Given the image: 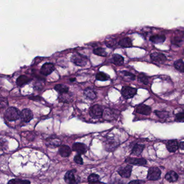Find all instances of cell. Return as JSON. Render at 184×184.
Masks as SVG:
<instances>
[{"label":"cell","mask_w":184,"mask_h":184,"mask_svg":"<svg viewBox=\"0 0 184 184\" xmlns=\"http://www.w3.org/2000/svg\"><path fill=\"white\" fill-rule=\"evenodd\" d=\"M144 145L136 144L135 145L134 147H133L131 154H133V155L139 156L142 153V151L144 150Z\"/></svg>","instance_id":"e0dca14e"},{"label":"cell","mask_w":184,"mask_h":184,"mask_svg":"<svg viewBox=\"0 0 184 184\" xmlns=\"http://www.w3.org/2000/svg\"><path fill=\"white\" fill-rule=\"evenodd\" d=\"M75 172L76 170H75L67 171L64 176L65 182L68 184H75L76 182L75 177Z\"/></svg>","instance_id":"7c38bea8"},{"label":"cell","mask_w":184,"mask_h":184,"mask_svg":"<svg viewBox=\"0 0 184 184\" xmlns=\"http://www.w3.org/2000/svg\"><path fill=\"white\" fill-rule=\"evenodd\" d=\"M104 114V117L105 119H107V120H111L113 119V111L112 110H110L109 109H107L105 110V111L103 113Z\"/></svg>","instance_id":"f1b7e54d"},{"label":"cell","mask_w":184,"mask_h":184,"mask_svg":"<svg viewBox=\"0 0 184 184\" xmlns=\"http://www.w3.org/2000/svg\"><path fill=\"white\" fill-rule=\"evenodd\" d=\"M165 40L166 37L164 35H154L150 37L151 41L156 44L162 43Z\"/></svg>","instance_id":"44dd1931"},{"label":"cell","mask_w":184,"mask_h":184,"mask_svg":"<svg viewBox=\"0 0 184 184\" xmlns=\"http://www.w3.org/2000/svg\"><path fill=\"white\" fill-rule=\"evenodd\" d=\"M30 99L33 100H39L40 101L42 98L40 97V96H36V97H30Z\"/></svg>","instance_id":"74e56055"},{"label":"cell","mask_w":184,"mask_h":184,"mask_svg":"<svg viewBox=\"0 0 184 184\" xmlns=\"http://www.w3.org/2000/svg\"><path fill=\"white\" fill-rule=\"evenodd\" d=\"M179 148V145L176 140H170L166 143V148L170 153L176 152Z\"/></svg>","instance_id":"4fadbf2b"},{"label":"cell","mask_w":184,"mask_h":184,"mask_svg":"<svg viewBox=\"0 0 184 184\" xmlns=\"http://www.w3.org/2000/svg\"><path fill=\"white\" fill-rule=\"evenodd\" d=\"M144 181L142 180H134L129 182L128 184H145Z\"/></svg>","instance_id":"d590c367"},{"label":"cell","mask_w":184,"mask_h":184,"mask_svg":"<svg viewBox=\"0 0 184 184\" xmlns=\"http://www.w3.org/2000/svg\"><path fill=\"white\" fill-rule=\"evenodd\" d=\"M156 115L160 119H165L168 116V113L165 111H155Z\"/></svg>","instance_id":"f546056e"},{"label":"cell","mask_w":184,"mask_h":184,"mask_svg":"<svg viewBox=\"0 0 184 184\" xmlns=\"http://www.w3.org/2000/svg\"><path fill=\"white\" fill-rule=\"evenodd\" d=\"M84 94L85 97L90 100H94L97 97L96 92L91 88H87V89H85L84 92Z\"/></svg>","instance_id":"d6986e66"},{"label":"cell","mask_w":184,"mask_h":184,"mask_svg":"<svg viewBox=\"0 0 184 184\" xmlns=\"http://www.w3.org/2000/svg\"><path fill=\"white\" fill-rule=\"evenodd\" d=\"M75 78H71V79H70V80L72 82V81H75Z\"/></svg>","instance_id":"60d3db41"},{"label":"cell","mask_w":184,"mask_h":184,"mask_svg":"<svg viewBox=\"0 0 184 184\" xmlns=\"http://www.w3.org/2000/svg\"><path fill=\"white\" fill-rule=\"evenodd\" d=\"M136 112L142 115H148L151 112V108L147 105H140L137 108Z\"/></svg>","instance_id":"5bb4252c"},{"label":"cell","mask_w":184,"mask_h":184,"mask_svg":"<svg viewBox=\"0 0 184 184\" xmlns=\"http://www.w3.org/2000/svg\"><path fill=\"white\" fill-rule=\"evenodd\" d=\"M93 53L96 55H99L101 57H106L107 53L104 49L102 48H98L94 49Z\"/></svg>","instance_id":"83f0119b"},{"label":"cell","mask_w":184,"mask_h":184,"mask_svg":"<svg viewBox=\"0 0 184 184\" xmlns=\"http://www.w3.org/2000/svg\"><path fill=\"white\" fill-rule=\"evenodd\" d=\"M96 78L97 80H99V81H107L109 80L110 77L104 72H99L96 75Z\"/></svg>","instance_id":"d4e9b609"},{"label":"cell","mask_w":184,"mask_h":184,"mask_svg":"<svg viewBox=\"0 0 184 184\" xmlns=\"http://www.w3.org/2000/svg\"><path fill=\"white\" fill-rule=\"evenodd\" d=\"M71 60L76 65L83 67L85 66L87 62V57L82 55L78 53H76L71 56Z\"/></svg>","instance_id":"7a4b0ae2"},{"label":"cell","mask_w":184,"mask_h":184,"mask_svg":"<svg viewBox=\"0 0 184 184\" xmlns=\"http://www.w3.org/2000/svg\"><path fill=\"white\" fill-rule=\"evenodd\" d=\"M125 162L130 164L138 165V166H144L147 164V160L144 158H136L128 157L126 159Z\"/></svg>","instance_id":"9c48e42d"},{"label":"cell","mask_w":184,"mask_h":184,"mask_svg":"<svg viewBox=\"0 0 184 184\" xmlns=\"http://www.w3.org/2000/svg\"><path fill=\"white\" fill-rule=\"evenodd\" d=\"M59 153L62 157H67L69 156L70 154H71V149L67 145H63L59 147Z\"/></svg>","instance_id":"9a60e30c"},{"label":"cell","mask_w":184,"mask_h":184,"mask_svg":"<svg viewBox=\"0 0 184 184\" xmlns=\"http://www.w3.org/2000/svg\"><path fill=\"white\" fill-rule=\"evenodd\" d=\"M122 73H123V75L129 78V79L131 80H134L135 79V76L133 75V74L129 72L123 71L122 72Z\"/></svg>","instance_id":"836d02e7"},{"label":"cell","mask_w":184,"mask_h":184,"mask_svg":"<svg viewBox=\"0 0 184 184\" xmlns=\"http://www.w3.org/2000/svg\"><path fill=\"white\" fill-rule=\"evenodd\" d=\"M59 101L65 103H69L70 101L71 100V96L70 95L69 93H65L62 94L61 95L59 96Z\"/></svg>","instance_id":"cb8c5ba5"},{"label":"cell","mask_w":184,"mask_h":184,"mask_svg":"<svg viewBox=\"0 0 184 184\" xmlns=\"http://www.w3.org/2000/svg\"><path fill=\"white\" fill-rule=\"evenodd\" d=\"M74 161L76 163H77L78 164L82 165L83 164V159L81 156V154H77L74 157Z\"/></svg>","instance_id":"d6a6232c"},{"label":"cell","mask_w":184,"mask_h":184,"mask_svg":"<svg viewBox=\"0 0 184 184\" xmlns=\"http://www.w3.org/2000/svg\"><path fill=\"white\" fill-rule=\"evenodd\" d=\"M31 81V79L26 75H21L16 80V83L18 86H22Z\"/></svg>","instance_id":"ac0fdd59"},{"label":"cell","mask_w":184,"mask_h":184,"mask_svg":"<svg viewBox=\"0 0 184 184\" xmlns=\"http://www.w3.org/2000/svg\"><path fill=\"white\" fill-rule=\"evenodd\" d=\"M8 184H30L29 180H22L20 179H13L9 181Z\"/></svg>","instance_id":"4316f807"},{"label":"cell","mask_w":184,"mask_h":184,"mask_svg":"<svg viewBox=\"0 0 184 184\" xmlns=\"http://www.w3.org/2000/svg\"><path fill=\"white\" fill-rule=\"evenodd\" d=\"M103 108L99 105H96L91 107L90 109V115L93 118H98L103 115Z\"/></svg>","instance_id":"5b68a950"},{"label":"cell","mask_w":184,"mask_h":184,"mask_svg":"<svg viewBox=\"0 0 184 184\" xmlns=\"http://www.w3.org/2000/svg\"><path fill=\"white\" fill-rule=\"evenodd\" d=\"M132 166L131 165H127L126 166L121 167L119 168L118 173L122 178H130L132 171Z\"/></svg>","instance_id":"8992f818"},{"label":"cell","mask_w":184,"mask_h":184,"mask_svg":"<svg viewBox=\"0 0 184 184\" xmlns=\"http://www.w3.org/2000/svg\"><path fill=\"white\" fill-rule=\"evenodd\" d=\"M33 113L31 110L29 109H24L21 113L20 117L24 122L28 123L33 119Z\"/></svg>","instance_id":"52a82bcc"},{"label":"cell","mask_w":184,"mask_h":184,"mask_svg":"<svg viewBox=\"0 0 184 184\" xmlns=\"http://www.w3.org/2000/svg\"><path fill=\"white\" fill-rule=\"evenodd\" d=\"M165 178L169 182H173L177 181L179 176L176 172H174L173 171H171L166 173Z\"/></svg>","instance_id":"2e32d148"},{"label":"cell","mask_w":184,"mask_h":184,"mask_svg":"<svg viewBox=\"0 0 184 184\" xmlns=\"http://www.w3.org/2000/svg\"><path fill=\"white\" fill-rule=\"evenodd\" d=\"M139 81L145 85H147L148 83V79L146 75L143 74H140L138 76Z\"/></svg>","instance_id":"1f68e13d"},{"label":"cell","mask_w":184,"mask_h":184,"mask_svg":"<svg viewBox=\"0 0 184 184\" xmlns=\"http://www.w3.org/2000/svg\"><path fill=\"white\" fill-rule=\"evenodd\" d=\"M177 119L178 121H182L184 120V111L179 112V113H177L176 115Z\"/></svg>","instance_id":"e575fe53"},{"label":"cell","mask_w":184,"mask_h":184,"mask_svg":"<svg viewBox=\"0 0 184 184\" xmlns=\"http://www.w3.org/2000/svg\"><path fill=\"white\" fill-rule=\"evenodd\" d=\"M124 58L118 54H115L113 55L112 63L117 66H121L124 64Z\"/></svg>","instance_id":"ffe728a7"},{"label":"cell","mask_w":184,"mask_h":184,"mask_svg":"<svg viewBox=\"0 0 184 184\" xmlns=\"http://www.w3.org/2000/svg\"><path fill=\"white\" fill-rule=\"evenodd\" d=\"M174 68L181 72H184V61L182 60H178L174 62Z\"/></svg>","instance_id":"484cf974"},{"label":"cell","mask_w":184,"mask_h":184,"mask_svg":"<svg viewBox=\"0 0 184 184\" xmlns=\"http://www.w3.org/2000/svg\"><path fill=\"white\" fill-rule=\"evenodd\" d=\"M55 70V66L52 63H45L41 68L40 72L42 75H48L53 72Z\"/></svg>","instance_id":"ba28073f"},{"label":"cell","mask_w":184,"mask_h":184,"mask_svg":"<svg viewBox=\"0 0 184 184\" xmlns=\"http://www.w3.org/2000/svg\"><path fill=\"white\" fill-rule=\"evenodd\" d=\"M88 181L89 182H98L99 181V176L95 173L90 174L88 177Z\"/></svg>","instance_id":"4dcf8cb0"},{"label":"cell","mask_w":184,"mask_h":184,"mask_svg":"<svg viewBox=\"0 0 184 184\" xmlns=\"http://www.w3.org/2000/svg\"><path fill=\"white\" fill-rule=\"evenodd\" d=\"M119 45L123 48H130L132 46L131 40L129 38H124L119 42Z\"/></svg>","instance_id":"7402d4cb"},{"label":"cell","mask_w":184,"mask_h":184,"mask_svg":"<svg viewBox=\"0 0 184 184\" xmlns=\"http://www.w3.org/2000/svg\"><path fill=\"white\" fill-rule=\"evenodd\" d=\"M20 111L15 107H9L4 113V117L9 121H15L20 117Z\"/></svg>","instance_id":"6da1fadb"},{"label":"cell","mask_w":184,"mask_h":184,"mask_svg":"<svg viewBox=\"0 0 184 184\" xmlns=\"http://www.w3.org/2000/svg\"><path fill=\"white\" fill-rule=\"evenodd\" d=\"M55 89L61 94L67 93L69 92V88L64 84H58L55 86Z\"/></svg>","instance_id":"603a6c76"},{"label":"cell","mask_w":184,"mask_h":184,"mask_svg":"<svg viewBox=\"0 0 184 184\" xmlns=\"http://www.w3.org/2000/svg\"><path fill=\"white\" fill-rule=\"evenodd\" d=\"M179 148L184 150V142H182L179 144Z\"/></svg>","instance_id":"f35d334b"},{"label":"cell","mask_w":184,"mask_h":184,"mask_svg":"<svg viewBox=\"0 0 184 184\" xmlns=\"http://www.w3.org/2000/svg\"><path fill=\"white\" fill-rule=\"evenodd\" d=\"M56 139H49L48 141H49V143L50 144L52 145H55V146H58V145H59V143H58V142H55L54 141Z\"/></svg>","instance_id":"8d00e7d4"},{"label":"cell","mask_w":184,"mask_h":184,"mask_svg":"<svg viewBox=\"0 0 184 184\" xmlns=\"http://www.w3.org/2000/svg\"><path fill=\"white\" fill-rule=\"evenodd\" d=\"M162 172L157 167H151L148 169L147 178L149 180L156 181L159 179Z\"/></svg>","instance_id":"3957f363"},{"label":"cell","mask_w":184,"mask_h":184,"mask_svg":"<svg viewBox=\"0 0 184 184\" xmlns=\"http://www.w3.org/2000/svg\"><path fill=\"white\" fill-rule=\"evenodd\" d=\"M90 184H104V183H103V182H90Z\"/></svg>","instance_id":"ab89813d"},{"label":"cell","mask_w":184,"mask_h":184,"mask_svg":"<svg viewBox=\"0 0 184 184\" xmlns=\"http://www.w3.org/2000/svg\"><path fill=\"white\" fill-rule=\"evenodd\" d=\"M151 58L152 61L156 62L158 63H164L166 61V57L164 54L162 53L154 52L151 54Z\"/></svg>","instance_id":"8fae6325"},{"label":"cell","mask_w":184,"mask_h":184,"mask_svg":"<svg viewBox=\"0 0 184 184\" xmlns=\"http://www.w3.org/2000/svg\"><path fill=\"white\" fill-rule=\"evenodd\" d=\"M72 150L79 154H84L87 151V147L83 143H76L72 146Z\"/></svg>","instance_id":"30bf717a"},{"label":"cell","mask_w":184,"mask_h":184,"mask_svg":"<svg viewBox=\"0 0 184 184\" xmlns=\"http://www.w3.org/2000/svg\"><path fill=\"white\" fill-rule=\"evenodd\" d=\"M137 91V90L135 88L123 86L122 88V94L125 99H131L136 94Z\"/></svg>","instance_id":"277c9868"}]
</instances>
